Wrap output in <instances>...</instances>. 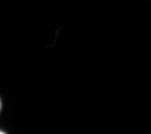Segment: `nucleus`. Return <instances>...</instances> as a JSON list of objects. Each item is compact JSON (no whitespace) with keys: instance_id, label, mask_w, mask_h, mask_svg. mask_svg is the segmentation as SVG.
Listing matches in <instances>:
<instances>
[{"instance_id":"f257e3e1","label":"nucleus","mask_w":151,"mask_h":134,"mask_svg":"<svg viewBox=\"0 0 151 134\" xmlns=\"http://www.w3.org/2000/svg\"><path fill=\"white\" fill-rule=\"evenodd\" d=\"M0 134H6V133H3V131H0Z\"/></svg>"},{"instance_id":"f03ea898","label":"nucleus","mask_w":151,"mask_h":134,"mask_svg":"<svg viewBox=\"0 0 151 134\" xmlns=\"http://www.w3.org/2000/svg\"><path fill=\"white\" fill-rule=\"evenodd\" d=\"M0 109H1V105H0Z\"/></svg>"}]
</instances>
